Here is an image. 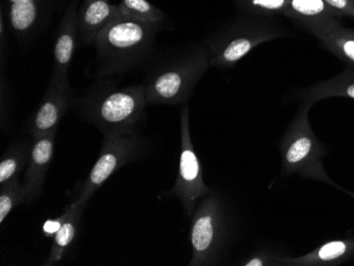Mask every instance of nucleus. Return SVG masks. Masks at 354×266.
Segmentation results:
<instances>
[{
    "label": "nucleus",
    "mask_w": 354,
    "mask_h": 266,
    "mask_svg": "<svg viewBox=\"0 0 354 266\" xmlns=\"http://www.w3.org/2000/svg\"><path fill=\"white\" fill-rule=\"evenodd\" d=\"M162 25L117 17L95 39L97 77L121 75L140 66L151 55Z\"/></svg>",
    "instance_id": "1"
},
{
    "label": "nucleus",
    "mask_w": 354,
    "mask_h": 266,
    "mask_svg": "<svg viewBox=\"0 0 354 266\" xmlns=\"http://www.w3.org/2000/svg\"><path fill=\"white\" fill-rule=\"evenodd\" d=\"M75 104L83 120L105 134L136 128L148 102L143 84L120 88L114 81L99 80Z\"/></svg>",
    "instance_id": "2"
},
{
    "label": "nucleus",
    "mask_w": 354,
    "mask_h": 266,
    "mask_svg": "<svg viewBox=\"0 0 354 266\" xmlns=\"http://www.w3.org/2000/svg\"><path fill=\"white\" fill-rule=\"evenodd\" d=\"M210 68L205 44H194L171 53L152 67L143 83L148 104L178 105L186 103Z\"/></svg>",
    "instance_id": "3"
},
{
    "label": "nucleus",
    "mask_w": 354,
    "mask_h": 266,
    "mask_svg": "<svg viewBox=\"0 0 354 266\" xmlns=\"http://www.w3.org/2000/svg\"><path fill=\"white\" fill-rule=\"evenodd\" d=\"M288 30L270 17L244 14L222 26L205 41L210 67L232 68L256 47L288 37Z\"/></svg>",
    "instance_id": "4"
},
{
    "label": "nucleus",
    "mask_w": 354,
    "mask_h": 266,
    "mask_svg": "<svg viewBox=\"0 0 354 266\" xmlns=\"http://www.w3.org/2000/svg\"><path fill=\"white\" fill-rule=\"evenodd\" d=\"M191 216L192 257L189 265H214L227 242V211L222 198L212 191L200 200Z\"/></svg>",
    "instance_id": "5"
},
{
    "label": "nucleus",
    "mask_w": 354,
    "mask_h": 266,
    "mask_svg": "<svg viewBox=\"0 0 354 266\" xmlns=\"http://www.w3.org/2000/svg\"><path fill=\"white\" fill-rule=\"evenodd\" d=\"M311 105L304 104L280 140L282 172L286 175L298 174L313 180H327L322 167V144L309 121Z\"/></svg>",
    "instance_id": "6"
},
{
    "label": "nucleus",
    "mask_w": 354,
    "mask_h": 266,
    "mask_svg": "<svg viewBox=\"0 0 354 266\" xmlns=\"http://www.w3.org/2000/svg\"><path fill=\"white\" fill-rule=\"evenodd\" d=\"M103 136L104 139L99 158L77 198L87 204L115 172L125 164L138 160L148 146L146 139L136 128L105 133Z\"/></svg>",
    "instance_id": "7"
},
{
    "label": "nucleus",
    "mask_w": 354,
    "mask_h": 266,
    "mask_svg": "<svg viewBox=\"0 0 354 266\" xmlns=\"http://www.w3.org/2000/svg\"><path fill=\"white\" fill-rule=\"evenodd\" d=\"M189 108L184 106L180 111V154L176 180L168 198H176L182 204L187 216H192L198 202L212 193V189L205 184L203 168L191 140Z\"/></svg>",
    "instance_id": "8"
},
{
    "label": "nucleus",
    "mask_w": 354,
    "mask_h": 266,
    "mask_svg": "<svg viewBox=\"0 0 354 266\" xmlns=\"http://www.w3.org/2000/svg\"><path fill=\"white\" fill-rule=\"evenodd\" d=\"M7 27L21 43L39 37L57 14H63L71 0H1Z\"/></svg>",
    "instance_id": "9"
},
{
    "label": "nucleus",
    "mask_w": 354,
    "mask_h": 266,
    "mask_svg": "<svg viewBox=\"0 0 354 266\" xmlns=\"http://www.w3.org/2000/svg\"><path fill=\"white\" fill-rule=\"evenodd\" d=\"M75 101L69 82H59L50 77L41 105L28 125L32 138L57 131L62 118Z\"/></svg>",
    "instance_id": "10"
},
{
    "label": "nucleus",
    "mask_w": 354,
    "mask_h": 266,
    "mask_svg": "<svg viewBox=\"0 0 354 266\" xmlns=\"http://www.w3.org/2000/svg\"><path fill=\"white\" fill-rule=\"evenodd\" d=\"M80 0H71L68 7L62 14L57 37H55L53 57L55 65L51 77L59 82H69V67L77 49V10Z\"/></svg>",
    "instance_id": "11"
},
{
    "label": "nucleus",
    "mask_w": 354,
    "mask_h": 266,
    "mask_svg": "<svg viewBox=\"0 0 354 266\" xmlns=\"http://www.w3.org/2000/svg\"><path fill=\"white\" fill-rule=\"evenodd\" d=\"M57 131L41 135L33 139L31 158L26 168L23 186L27 196V204L35 202L43 191L44 182L50 167L55 152Z\"/></svg>",
    "instance_id": "12"
},
{
    "label": "nucleus",
    "mask_w": 354,
    "mask_h": 266,
    "mask_svg": "<svg viewBox=\"0 0 354 266\" xmlns=\"http://www.w3.org/2000/svg\"><path fill=\"white\" fill-rule=\"evenodd\" d=\"M283 17L316 37L339 25V15L325 0H288Z\"/></svg>",
    "instance_id": "13"
},
{
    "label": "nucleus",
    "mask_w": 354,
    "mask_h": 266,
    "mask_svg": "<svg viewBox=\"0 0 354 266\" xmlns=\"http://www.w3.org/2000/svg\"><path fill=\"white\" fill-rule=\"evenodd\" d=\"M120 15L119 6L113 5L109 0H83L77 10L80 43L93 45L103 30Z\"/></svg>",
    "instance_id": "14"
},
{
    "label": "nucleus",
    "mask_w": 354,
    "mask_h": 266,
    "mask_svg": "<svg viewBox=\"0 0 354 266\" xmlns=\"http://www.w3.org/2000/svg\"><path fill=\"white\" fill-rule=\"evenodd\" d=\"M86 206L87 202H82V200L77 198L71 205L66 208V218H65L61 227L53 237L50 254L48 256L47 260L44 262L43 265H57V263L62 261L69 246L73 244L75 237H77L80 224L82 221L83 213H84Z\"/></svg>",
    "instance_id": "15"
},
{
    "label": "nucleus",
    "mask_w": 354,
    "mask_h": 266,
    "mask_svg": "<svg viewBox=\"0 0 354 266\" xmlns=\"http://www.w3.org/2000/svg\"><path fill=\"white\" fill-rule=\"evenodd\" d=\"M354 251V242L349 240H336L319 246L311 253L299 257L281 256L280 265L314 266L328 265L345 259Z\"/></svg>",
    "instance_id": "16"
},
{
    "label": "nucleus",
    "mask_w": 354,
    "mask_h": 266,
    "mask_svg": "<svg viewBox=\"0 0 354 266\" xmlns=\"http://www.w3.org/2000/svg\"><path fill=\"white\" fill-rule=\"evenodd\" d=\"M332 96H343L354 99L353 75H344L334 80L304 89L299 93L300 101L304 104L308 105H312L320 99Z\"/></svg>",
    "instance_id": "17"
},
{
    "label": "nucleus",
    "mask_w": 354,
    "mask_h": 266,
    "mask_svg": "<svg viewBox=\"0 0 354 266\" xmlns=\"http://www.w3.org/2000/svg\"><path fill=\"white\" fill-rule=\"evenodd\" d=\"M32 148L33 144L24 142H15L8 148L0 160V184L19 178L29 164Z\"/></svg>",
    "instance_id": "18"
},
{
    "label": "nucleus",
    "mask_w": 354,
    "mask_h": 266,
    "mask_svg": "<svg viewBox=\"0 0 354 266\" xmlns=\"http://www.w3.org/2000/svg\"><path fill=\"white\" fill-rule=\"evenodd\" d=\"M317 39L328 50L354 66V30L339 25L320 35Z\"/></svg>",
    "instance_id": "19"
},
{
    "label": "nucleus",
    "mask_w": 354,
    "mask_h": 266,
    "mask_svg": "<svg viewBox=\"0 0 354 266\" xmlns=\"http://www.w3.org/2000/svg\"><path fill=\"white\" fill-rule=\"evenodd\" d=\"M118 6L121 15L143 23L164 25L167 19L166 13L149 0H120Z\"/></svg>",
    "instance_id": "20"
},
{
    "label": "nucleus",
    "mask_w": 354,
    "mask_h": 266,
    "mask_svg": "<svg viewBox=\"0 0 354 266\" xmlns=\"http://www.w3.org/2000/svg\"><path fill=\"white\" fill-rule=\"evenodd\" d=\"M234 3L243 14L272 17L283 15L288 0H234Z\"/></svg>",
    "instance_id": "21"
},
{
    "label": "nucleus",
    "mask_w": 354,
    "mask_h": 266,
    "mask_svg": "<svg viewBox=\"0 0 354 266\" xmlns=\"http://www.w3.org/2000/svg\"><path fill=\"white\" fill-rule=\"evenodd\" d=\"M25 202H27V196L19 178L0 184V223L3 224L12 210Z\"/></svg>",
    "instance_id": "22"
},
{
    "label": "nucleus",
    "mask_w": 354,
    "mask_h": 266,
    "mask_svg": "<svg viewBox=\"0 0 354 266\" xmlns=\"http://www.w3.org/2000/svg\"><path fill=\"white\" fill-rule=\"evenodd\" d=\"M281 258L280 255L260 250L258 253L252 254V256L244 260L240 265L243 266H268L280 265L279 260Z\"/></svg>",
    "instance_id": "23"
},
{
    "label": "nucleus",
    "mask_w": 354,
    "mask_h": 266,
    "mask_svg": "<svg viewBox=\"0 0 354 266\" xmlns=\"http://www.w3.org/2000/svg\"><path fill=\"white\" fill-rule=\"evenodd\" d=\"M9 57V43H8L7 27H6L5 15L0 11V68L3 73Z\"/></svg>",
    "instance_id": "24"
},
{
    "label": "nucleus",
    "mask_w": 354,
    "mask_h": 266,
    "mask_svg": "<svg viewBox=\"0 0 354 266\" xmlns=\"http://www.w3.org/2000/svg\"><path fill=\"white\" fill-rule=\"evenodd\" d=\"M325 1L339 17H350L354 19V0H325Z\"/></svg>",
    "instance_id": "25"
},
{
    "label": "nucleus",
    "mask_w": 354,
    "mask_h": 266,
    "mask_svg": "<svg viewBox=\"0 0 354 266\" xmlns=\"http://www.w3.org/2000/svg\"><path fill=\"white\" fill-rule=\"evenodd\" d=\"M66 216L67 210H65V212H64L61 216H59V218H55V220H48V221H46V223L44 224L43 226V232L46 237H55V234H57V230L61 227V225L63 224L64 220H65Z\"/></svg>",
    "instance_id": "26"
}]
</instances>
